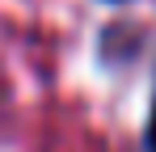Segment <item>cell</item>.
Instances as JSON below:
<instances>
[{"label": "cell", "instance_id": "1", "mask_svg": "<svg viewBox=\"0 0 156 152\" xmlns=\"http://www.w3.org/2000/svg\"><path fill=\"white\" fill-rule=\"evenodd\" d=\"M148 148L156 152V106H152V118H148Z\"/></svg>", "mask_w": 156, "mask_h": 152}]
</instances>
